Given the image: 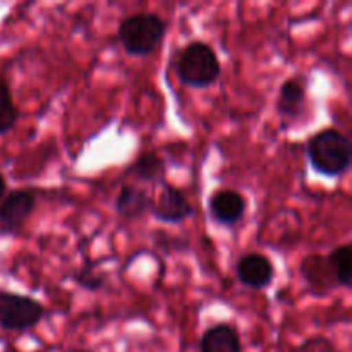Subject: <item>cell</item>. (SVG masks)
<instances>
[{
  "instance_id": "cell-1",
  "label": "cell",
  "mask_w": 352,
  "mask_h": 352,
  "mask_svg": "<svg viewBox=\"0 0 352 352\" xmlns=\"http://www.w3.org/2000/svg\"><path fill=\"white\" fill-rule=\"evenodd\" d=\"M309 165L325 177H340L351 167L352 144L340 131L323 129L313 134L306 144Z\"/></svg>"
},
{
  "instance_id": "cell-2",
  "label": "cell",
  "mask_w": 352,
  "mask_h": 352,
  "mask_svg": "<svg viewBox=\"0 0 352 352\" xmlns=\"http://www.w3.org/2000/svg\"><path fill=\"white\" fill-rule=\"evenodd\" d=\"M175 72L182 85L189 88H210L219 81L222 64L217 52L205 41H192L184 47L175 60Z\"/></svg>"
},
{
  "instance_id": "cell-3",
  "label": "cell",
  "mask_w": 352,
  "mask_h": 352,
  "mask_svg": "<svg viewBox=\"0 0 352 352\" xmlns=\"http://www.w3.org/2000/svg\"><path fill=\"white\" fill-rule=\"evenodd\" d=\"M167 34V23L158 14H131L119 24L117 36L124 50L133 57H146L157 50Z\"/></svg>"
},
{
  "instance_id": "cell-4",
  "label": "cell",
  "mask_w": 352,
  "mask_h": 352,
  "mask_svg": "<svg viewBox=\"0 0 352 352\" xmlns=\"http://www.w3.org/2000/svg\"><path fill=\"white\" fill-rule=\"evenodd\" d=\"M45 308L34 298L0 291V329L24 332L41 322Z\"/></svg>"
},
{
  "instance_id": "cell-5",
  "label": "cell",
  "mask_w": 352,
  "mask_h": 352,
  "mask_svg": "<svg viewBox=\"0 0 352 352\" xmlns=\"http://www.w3.org/2000/svg\"><path fill=\"white\" fill-rule=\"evenodd\" d=\"M36 208V198L28 189H14L0 203V234L21 232Z\"/></svg>"
},
{
  "instance_id": "cell-6",
  "label": "cell",
  "mask_w": 352,
  "mask_h": 352,
  "mask_svg": "<svg viewBox=\"0 0 352 352\" xmlns=\"http://www.w3.org/2000/svg\"><path fill=\"white\" fill-rule=\"evenodd\" d=\"M150 212L155 219L164 223H181L192 217L195 208L182 189L168 182H162L158 198L153 201Z\"/></svg>"
},
{
  "instance_id": "cell-7",
  "label": "cell",
  "mask_w": 352,
  "mask_h": 352,
  "mask_svg": "<svg viewBox=\"0 0 352 352\" xmlns=\"http://www.w3.org/2000/svg\"><path fill=\"white\" fill-rule=\"evenodd\" d=\"M237 280L248 289L261 291L268 287L275 278V267L268 256L261 253H248L237 261Z\"/></svg>"
},
{
  "instance_id": "cell-8",
  "label": "cell",
  "mask_w": 352,
  "mask_h": 352,
  "mask_svg": "<svg viewBox=\"0 0 352 352\" xmlns=\"http://www.w3.org/2000/svg\"><path fill=\"white\" fill-rule=\"evenodd\" d=\"M208 210L217 223L232 227L246 213V198L234 189H219L210 196Z\"/></svg>"
},
{
  "instance_id": "cell-9",
  "label": "cell",
  "mask_w": 352,
  "mask_h": 352,
  "mask_svg": "<svg viewBox=\"0 0 352 352\" xmlns=\"http://www.w3.org/2000/svg\"><path fill=\"white\" fill-rule=\"evenodd\" d=\"M306 107V85L301 78H289L282 82L277 96V112L282 119L296 120Z\"/></svg>"
},
{
  "instance_id": "cell-10",
  "label": "cell",
  "mask_w": 352,
  "mask_h": 352,
  "mask_svg": "<svg viewBox=\"0 0 352 352\" xmlns=\"http://www.w3.org/2000/svg\"><path fill=\"white\" fill-rule=\"evenodd\" d=\"M301 274L305 277L306 284L309 285L315 294L325 296L330 291L337 287V282L333 278L330 265L327 258L320 256V254H311L306 256L301 263Z\"/></svg>"
},
{
  "instance_id": "cell-11",
  "label": "cell",
  "mask_w": 352,
  "mask_h": 352,
  "mask_svg": "<svg viewBox=\"0 0 352 352\" xmlns=\"http://www.w3.org/2000/svg\"><path fill=\"white\" fill-rule=\"evenodd\" d=\"M153 205V199L144 189L133 184H124L116 199V212L124 220L141 219Z\"/></svg>"
},
{
  "instance_id": "cell-12",
  "label": "cell",
  "mask_w": 352,
  "mask_h": 352,
  "mask_svg": "<svg viewBox=\"0 0 352 352\" xmlns=\"http://www.w3.org/2000/svg\"><path fill=\"white\" fill-rule=\"evenodd\" d=\"M201 352H241V337L230 323H217L203 333L199 340Z\"/></svg>"
},
{
  "instance_id": "cell-13",
  "label": "cell",
  "mask_w": 352,
  "mask_h": 352,
  "mask_svg": "<svg viewBox=\"0 0 352 352\" xmlns=\"http://www.w3.org/2000/svg\"><path fill=\"white\" fill-rule=\"evenodd\" d=\"M127 174L140 182H164L165 162L157 153H143L129 165Z\"/></svg>"
},
{
  "instance_id": "cell-14",
  "label": "cell",
  "mask_w": 352,
  "mask_h": 352,
  "mask_svg": "<svg viewBox=\"0 0 352 352\" xmlns=\"http://www.w3.org/2000/svg\"><path fill=\"white\" fill-rule=\"evenodd\" d=\"M332 270L333 278H336L337 285L342 287H351L352 280V246L351 244H342L337 246L332 253L327 258Z\"/></svg>"
},
{
  "instance_id": "cell-15",
  "label": "cell",
  "mask_w": 352,
  "mask_h": 352,
  "mask_svg": "<svg viewBox=\"0 0 352 352\" xmlns=\"http://www.w3.org/2000/svg\"><path fill=\"white\" fill-rule=\"evenodd\" d=\"M17 119H19V112L14 105L9 85L3 79H0V136L12 131Z\"/></svg>"
},
{
  "instance_id": "cell-16",
  "label": "cell",
  "mask_w": 352,
  "mask_h": 352,
  "mask_svg": "<svg viewBox=\"0 0 352 352\" xmlns=\"http://www.w3.org/2000/svg\"><path fill=\"white\" fill-rule=\"evenodd\" d=\"M76 280H78V284L81 287L88 289V291H98L103 285V278L100 275H96L93 270H89V268H85V270L79 272Z\"/></svg>"
},
{
  "instance_id": "cell-17",
  "label": "cell",
  "mask_w": 352,
  "mask_h": 352,
  "mask_svg": "<svg viewBox=\"0 0 352 352\" xmlns=\"http://www.w3.org/2000/svg\"><path fill=\"white\" fill-rule=\"evenodd\" d=\"M6 189H7L6 179H3V175L0 174V199H2L3 195H6Z\"/></svg>"
}]
</instances>
